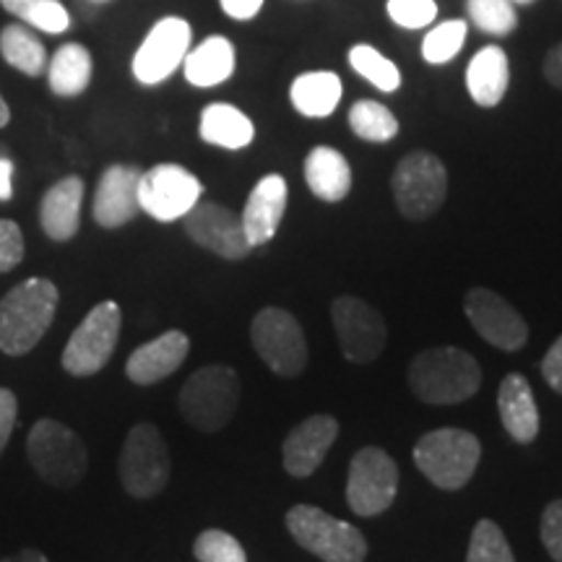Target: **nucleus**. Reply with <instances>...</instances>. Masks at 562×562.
Masks as SVG:
<instances>
[{"label": "nucleus", "instance_id": "f257e3e1", "mask_svg": "<svg viewBox=\"0 0 562 562\" xmlns=\"http://www.w3.org/2000/svg\"><path fill=\"white\" fill-rule=\"evenodd\" d=\"M60 305L58 284L45 277L19 281L0 297V351L24 357L50 331Z\"/></svg>", "mask_w": 562, "mask_h": 562}, {"label": "nucleus", "instance_id": "f03ea898", "mask_svg": "<svg viewBox=\"0 0 562 562\" xmlns=\"http://www.w3.org/2000/svg\"><path fill=\"white\" fill-rule=\"evenodd\" d=\"M406 381L419 402L459 404L480 391L482 368L474 355L459 347H432L414 357Z\"/></svg>", "mask_w": 562, "mask_h": 562}, {"label": "nucleus", "instance_id": "7ed1b4c3", "mask_svg": "<svg viewBox=\"0 0 562 562\" xmlns=\"http://www.w3.org/2000/svg\"><path fill=\"white\" fill-rule=\"evenodd\" d=\"M26 459L34 474L55 490H74L89 469V453L79 432L53 417H42L32 425L26 435Z\"/></svg>", "mask_w": 562, "mask_h": 562}, {"label": "nucleus", "instance_id": "20e7f679", "mask_svg": "<svg viewBox=\"0 0 562 562\" xmlns=\"http://www.w3.org/2000/svg\"><path fill=\"white\" fill-rule=\"evenodd\" d=\"M240 406V375L227 364L195 370L178 393L180 417L199 432H220Z\"/></svg>", "mask_w": 562, "mask_h": 562}, {"label": "nucleus", "instance_id": "39448f33", "mask_svg": "<svg viewBox=\"0 0 562 562\" xmlns=\"http://www.w3.org/2000/svg\"><path fill=\"white\" fill-rule=\"evenodd\" d=\"M482 459V442L474 432L459 427H440L422 435L414 446V463L438 490L467 487Z\"/></svg>", "mask_w": 562, "mask_h": 562}, {"label": "nucleus", "instance_id": "423d86ee", "mask_svg": "<svg viewBox=\"0 0 562 562\" xmlns=\"http://www.w3.org/2000/svg\"><path fill=\"white\" fill-rule=\"evenodd\" d=\"M172 459L165 435L154 422H138L125 435L117 459L123 490L136 501H151L170 484Z\"/></svg>", "mask_w": 562, "mask_h": 562}, {"label": "nucleus", "instance_id": "0eeeda50", "mask_svg": "<svg viewBox=\"0 0 562 562\" xmlns=\"http://www.w3.org/2000/svg\"><path fill=\"white\" fill-rule=\"evenodd\" d=\"M286 529L302 550H307L323 562H364L368 539L364 533L318 505L300 503L286 513Z\"/></svg>", "mask_w": 562, "mask_h": 562}, {"label": "nucleus", "instance_id": "6e6552de", "mask_svg": "<svg viewBox=\"0 0 562 562\" xmlns=\"http://www.w3.org/2000/svg\"><path fill=\"white\" fill-rule=\"evenodd\" d=\"M391 193L398 214L409 222H425L438 214L448 195V170L432 151H409L396 165Z\"/></svg>", "mask_w": 562, "mask_h": 562}, {"label": "nucleus", "instance_id": "1a4fd4ad", "mask_svg": "<svg viewBox=\"0 0 562 562\" xmlns=\"http://www.w3.org/2000/svg\"><path fill=\"white\" fill-rule=\"evenodd\" d=\"M121 328L123 311L115 300H104L91 307L63 349V370L74 378H89L104 370L121 341Z\"/></svg>", "mask_w": 562, "mask_h": 562}, {"label": "nucleus", "instance_id": "9d476101", "mask_svg": "<svg viewBox=\"0 0 562 562\" xmlns=\"http://www.w3.org/2000/svg\"><path fill=\"white\" fill-rule=\"evenodd\" d=\"M250 344L266 368L279 378H297L305 372L307 339L300 321L284 307H263L250 323Z\"/></svg>", "mask_w": 562, "mask_h": 562}, {"label": "nucleus", "instance_id": "9b49d317", "mask_svg": "<svg viewBox=\"0 0 562 562\" xmlns=\"http://www.w3.org/2000/svg\"><path fill=\"white\" fill-rule=\"evenodd\" d=\"M398 467L383 448L368 446L351 456L347 476V503L362 518L381 516L396 501Z\"/></svg>", "mask_w": 562, "mask_h": 562}, {"label": "nucleus", "instance_id": "f8f14e48", "mask_svg": "<svg viewBox=\"0 0 562 562\" xmlns=\"http://www.w3.org/2000/svg\"><path fill=\"white\" fill-rule=\"evenodd\" d=\"M193 47V30L182 16H165L146 32L131 60L133 79L140 87H159L175 70L182 68L188 50Z\"/></svg>", "mask_w": 562, "mask_h": 562}, {"label": "nucleus", "instance_id": "ddd939ff", "mask_svg": "<svg viewBox=\"0 0 562 562\" xmlns=\"http://www.w3.org/2000/svg\"><path fill=\"white\" fill-rule=\"evenodd\" d=\"M331 321L336 339L349 362L370 364L383 355L389 328L385 318L370 302L355 294H339L331 302Z\"/></svg>", "mask_w": 562, "mask_h": 562}, {"label": "nucleus", "instance_id": "4468645a", "mask_svg": "<svg viewBox=\"0 0 562 562\" xmlns=\"http://www.w3.org/2000/svg\"><path fill=\"white\" fill-rule=\"evenodd\" d=\"M203 186L191 170L182 165H154L140 172L138 203L140 211L157 222H178L201 201Z\"/></svg>", "mask_w": 562, "mask_h": 562}, {"label": "nucleus", "instance_id": "2eb2a0df", "mask_svg": "<svg viewBox=\"0 0 562 562\" xmlns=\"http://www.w3.org/2000/svg\"><path fill=\"white\" fill-rule=\"evenodd\" d=\"M182 229H186L188 240L224 261H245L252 250L245 237L240 214H235L224 203L199 201L182 216Z\"/></svg>", "mask_w": 562, "mask_h": 562}, {"label": "nucleus", "instance_id": "dca6fc26", "mask_svg": "<svg viewBox=\"0 0 562 562\" xmlns=\"http://www.w3.org/2000/svg\"><path fill=\"white\" fill-rule=\"evenodd\" d=\"M469 323L484 341L503 351H518L529 341V323L497 292L474 286L463 297Z\"/></svg>", "mask_w": 562, "mask_h": 562}, {"label": "nucleus", "instance_id": "f3484780", "mask_svg": "<svg viewBox=\"0 0 562 562\" xmlns=\"http://www.w3.org/2000/svg\"><path fill=\"white\" fill-rule=\"evenodd\" d=\"M140 172L136 165H110L97 182L91 216L102 229H121L140 214L138 182Z\"/></svg>", "mask_w": 562, "mask_h": 562}, {"label": "nucleus", "instance_id": "a211bd4d", "mask_svg": "<svg viewBox=\"0 0 562 562\" xmlns=\"http://www.w3.org/2000/svg\"><path fill=\"white\" fill-rule=\"evenodd\" d=\"M336 438H339V419L331 414H313V417L302 419L281 446V461H284L286 474L305 480L318 472Z\"/></svg>", "mask_w": 562, "mask_h": 562}, {"label": "nucleus", "instance_id": "6ab92c4d", "mask_svg": "<svg viewBox=\"0 0 562 562\" xmlns=\"http://www.w3.org/2000/svg\"><path fill=\"white\" fill-rule=\"evenodd\" d=\"M286 201H290V188H286V180L277 172L263 175L252 186L240 214L250 248H261V245L273 240L286 214Z\"/></svg>", "mask_w": 562, "mask_h": 562}, {"label": "nucleus", "instance_id": "aec40b11", "mask_svg": "<svg viewBox=\"0 0 562 562\" xmlns=\"http://www.w3.org/2000/svg\"><path fill=\"white\" fill-rule=\"evenodd\" d=\"M191 355V339L182 331H167L157 339L140 344L131 351L125 362V375L136 385H157L172 372L180 370V364Z\"/></svg>", "mask_w": 562, "mask_h": 562}, {"label": "nucleus", "instance_id": "412c9836", "mask_svg": "<svg viewBox=\"0 0 562 562\" xmlns=\"http://www.w3.org/2000/svg\"><path fill=\"white\" fill-rule=\"evenodd\" d=\"M83 193H87V186L79 175H68L42 195L40 227L53 243H70L79 235Z\"/></svg>", "mask_w": 562, "mask_h": 562}, {"label": "nucleus", "instance_id": "4be33fe9", "mask_svg": "<svg viewBox=\"0 0 562 562\" xmlns=\"http://www.w3.org/2000/svg\"><path fill=\"white\" fill-rule=\"evenodd\" d=\"M467 91L476 108L492 110L505 100L510 87V58L501 45H484L467 66Z\"/></svg>", "mask_w": 562, "mask_h": 562}, {"label": "nucleus", "instance_id": "5701e85b", "mask_svg": "<svg viewBox=\"0 0 562 562\" xmlns=\"http://www.w3.org/2000/svg\"><path fill=\"white\" fill-rule=\"evenodd\" d=\"M237 68V50L235 42L224 34H211L199 45L191 47L182 60V74L186 81L195 89H214L222 87L235 76Z\"/></svg>", "mask_w": 562, "mask_h": 562}, {"label": "nucleus", "instance_id": "b1692460", "mask_svg": "<svg viewBox=\"0 0 562 562\" xmlns=\"http://www.w3.org/2000/svg\"><path fill=\"white\" fill-rule=\"evenodd\" d=\"M497 412L505 432L516 442H533L539 435V406L521 372H510L497 389Z\"/></svg>", "mask_w": 562, "mask_h": 562}, {"label": "nucleus", "instance_id": "393cba45", "mask_svg": "<svg viewBox=\"0 0 562 562\" xmlns=\"http://www.w3.org/2000/svg\"><path fill=\"white\" fill-rule=\"evenodd\" d=\"M302 172H305L307 188L318 201L339 203L351 193V167L347 157L334 146H313L307 151Z\"/></svg>", "mask_w": 562, "mask_h": 562}, {"label": "nucleus", "instance_id": "a878e982", "mask_svg": "<svg viewBox=\"0 0 562 562\" xmlns=\"http://www.w3.org/2000/svg\"><path fill=\"white\" fill-rule=\"evenodd\" d=\"M344 97V81L334 70H305L294 76L290 83V102L302 117H321L334 115Z\"/></svg>", "mask_w": 562, "mask_h": 562}, {"label": "nucleus", "instance_id": "bb28decb", "mask_svg": "<svg viewBox=\"0 0 562 562\" xmlns=\"http://www.w3.org/2000/svg\"><path fill=\"white\" fill-rule=\"evenodd\" d=\"M201 138L227 151L248 149L256 138V125L240 108L229 102H211L201 110Z\"/></svg>", "mask_w": 562, "mask_h": 562}, {"label": "nucleus", "instance_id": "cd10ccee", "mask_svg": "<svg viewBox=\"0 0 562 562\" xmlns=\"http://www.w3.org/2000/svg\"><path fill=\"white\" fill-rule=\"evenodd\" d=\"M91 70H94V60L87 47L79 42H68V45L58 47L53 60H47V83L50 91L58 97H79L89 89Z\"/></svg>", "mask_w": 562, "mask_h": 562}, {"label": "nucleus", "instance_id": "c85d7f7f", "mask_svg": "<svg viewBox=\"0 0 562 562\" xmlns=\"http://www.w3.org/2000/svg\"><path fill=\"white\" fill-rule=\"evenodd\" d=\"M0 55L11 68L37 79L47 70V50L34 32L24 24H9L0 32Z\"/></svg>", "mask_w": 562, "mask_h": 562}, {"label": "nucleus", "instance_id": "c756f323", "mask_svg": "<svg viewBox=\"0 0 562 562\" xmlns=\"http://www.w3.org/2000/svg\"><path fill=\"white\" fill-rule=\"evenodd\" d=\"M347 60L349 68L355 70L360 79L368 81L370 87H375L378 91H383V94H393V91L402 89V68H398L389 55L378 50V47L368 45V42H357L355 47H349Z\"/></svg>", "mask_w": 562, "mask_h": 562}, {"label": "nucleus", "instance_id": "7c9ffc66", "mask_svg": "<svg viewBox=\"0 0 562 562\" xmlns=\"http://www.w3.org/2000/svg\"><path fill=\"white\" fill-rule=\"evenodd\" d=\"M347 121L351 133L360 140H368V144H389L402 131L398 117L375 100H360L351 104Z\"/></svg>", "mask_w": 562, "mask_h": 562}, {"label": "nucleus", "instance_id": "2f4dec72", "mask_svg": "<svg viewBox=\"0 0 562 562\" xmlns=\"http://www.w3.org/2000/svg\"><path fill=\"white\" fill-rule=\"evenodd\" d=\"M467 40H469V21L463 19L440 21V24L430 26V32H427L425 40H422L419 45L422 60H425L427 66H446V63H451L456 55L463 50Z\"/></svg>", "mask_w": 562, "mask_h": 562}, {"label": "nucleus", "instance_id": "473e14b6", "mask_svg": "<svg viewBox=\"0 0 562 562\" xmlns=\"http://www.w3.org/2000/svg\"><path fill=\"white\" fill-rule=\"evenodd\" d=\"M0 5L34 30L47 34H63L70 30V13L60 0H0Z\"/></svg>", "mask_w": 562, "mask_h": 562}, {"label": "nucleus", "instance_id": "72a5a7b5", "mask_svg": "<svg viewBox=\"0 0 562 562\" xmlns=\"http://www.w3.org/2000/svg\"><path fill=\"white\" fill-rule=\"evenodd\" d=\"M467 19L490 37H508L518 30V11L510 0H467Z\"/></svg>", "mask_w": 562, "mask_h": 562}, {"label": "nucleus", "instance_id": "f704fd0d", "mask_svg": "<svg viewBox=\"0 0 562 562\" xmlns=\"http://www.w3.org/2000/svg\"><path fill=\"white\" fill-rule=\"evenodd\" d=\"M467 562H516L501 526L490 521V518H482L474 526L472 539H469Z\"/></svg>", "mask_w": 562, "mask_h": 562}, {"label": "nucleus", "instance_id": "c9c22d12", "mask_svg": "<svg viewBox=\"0 0 562 562\" xmlns=\"http://www.w3.org/2000/svg\"><path fill=\"white\" fill-rule=\"evenodd\" d=\"M193 554L199 562H248L243 544L222 529H206L195 537Z\"/></svg>", "mask_w": 562, "mask_h": 562}, {"label": "nucleus", "instance_id": "e433bc0d", "mask_svg": "<svg viewBox=\"0 0 562 562\" xmlns=\"http://www.w3.org/2000/svg\"><path fill=\"white\" fill-rule=\"evenodd\" d=\"M385 13L402 30L419 32L438 21V3L435 0H385Z\"/></svg>", "mask_w": 562, "mask_h": 562}, {"label": "nucleus", "instance_id": "4c0bfd02", "mask_svg": "<svg viewBox=\"0 0 562 562\" xmlns=\"http://www.w3.org/2000/svg\"><path fill=\"white\" fill-rule=\"evenodd\" d=\"M24 232L13 220H0V273H9L24 261Z\"/></svg>", "mask_w": 562, "mask_h": 562}, {"label": "nucleus", "instance_id": "58836bf2", "mask_svg": "<svg viewBox=\"0 0 562 562\" xmlns=\"http://www.w3.org/2000/svg\"><path fill=\"white\" fill-rule=\"evenodd\" d=\"M539 533H542V544L550 552L554 562H562V497L552 501L542 513V524H539Z\"/></svg>", "mask_w": 562, "mask_h": 562}, {"label": "nucleus", "instance_id": "ea45409f", "mask_svg": "<svg viewBox=\"0 0 562 562\" xmlns=\"http://www.w3.org/2000/svg\"><path fill=\"white\" fill-rule=\"evenodd\" d=\"M19 419V398L11 389H0V456L9 448V440L13 435Z\"/></svg>", "mask_w": 562, "mask_h": 562}, {"label": "nucleus", "instance_id": "a19ab883", "mask_svg": "<svg viewBox=\"0 0 562 562\" xmlns=\"http://www.w3.org/2000/svg\"><path fill=\"white\" fill-rule=\"evenodd\" d=\"M542 378L550 385L552 391H558L562 396V336L554 339L550 351L544 355L542 360Z\"/></svg>", "mask_w": 562, "mask_h": 562}, {"label": "nucleus", "instance_id": "79ce46f5", "mask_svg": "<svg viewBox=\"0 0 562 562\" xmlns=\"http://www.w3.org/2000/svg\"><path fill=\"white\" fill-rule=\"evenodd\" d=\"M266 0H220L222 11L235 21H252L263 11Z\"/></svg>", "mask_w": 562, "mask_h": 562}, {"label": "nucleus", "instance_id": "37998d69", "mask_svg": "<svg viewBox=\"0 0 562 562\" xmlns=\"http://www.w3.org/2000/svg\"><path fill=\"white\" fill-rule=\"evenodd\" d=\"M542 74H544L547 83H552L554 89L562 91V42H558V45H554L552 50L544 55Z\"/></svg>", "mask_w": 562, "mask_h": 562}, {"label": "nucleus", "instance_id": "c03bdc74", "mask_svg": "<svg viewBox=\"0 0 562 562\" xmlns=\"http://www.w3.org/2000/svg\"><path fill=\"white\" fill-rule=\"evenodd\" d=\"M13 199V161L0 157V201Z\"/></svg>", "mask_w": 562, "mask_h": 562}, {"label": "nucleus", "instance_id": "a18cd8bd", "mask_svg": "<svg viewBox=\"0 0 562 562\" xmlns=\"http://www.w3.org/2000/svg\"><path fill=\"white\" fill-rule=\"evenodd\" d=\"M0 562H50V560H47L45 552L34 550V547H24V550H19L16 554H9V558H3Z\"/></svg>", "mask_w": 562, "mask_h": 562}, {"label": "nucleus", "instance_id": "49530a36", "mask_svg": "<svg viewBox=\"0 0 562 562\" xmlns=\"http://www.w3.org/2000/svg\"><path fill=\"white\" fill-rule=\"evenodd\" d=\"M9 123H11V110H9V104H5L3 94H0V128H5Z\"/></svg>", "mask_w": 562, "mask_h": 562}, {"label": "nucleus", "instance_id": "de8ad7c7", "mask_svg": "<svg viewBox=\"0 0 562 562\" xmlns=\"http://www.w3.org/2000/svg\"><path fill=\"white\" fill-rule=\"evenodd\" d=\"M510 3L513 5H533V3H537V0H510Z\"/></svg>", "mask_w": 562, "mask_h": 562}, {"label": "nucleus", "instance_id": "09e8293b", "mask_svg": "<svg viewBox=\"0 0 562 562\" xmlns=\"http://www.w3.org/2000/svg\"><path fill=\"white\" fill-rule=\"evenodd\" d=\"M97 3H104V0H97Z\"/></svg>", "mask_w": 562, "mask_h": 562}]
</instances>
